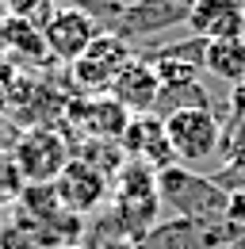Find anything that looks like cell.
Here are the masks:
<instances>
[{"mask_svg": "<svg viewBox=\"0 0 245 249\" xmlns=\"http://www.w3.org/2000/svg\"><path fill=\"white\" fill-rule=\"evenodd\" d=\"M38 23H42V38H46L50 58H54V62H65V65L77 62L92 46V38L104 31L100 19H92L88 12L69 8V4H50V12H46Z\"/></svg>", "mask_w": 245, "mask_h": 249, "instance_id": "obj_5", "label": "cell"}, {"mask_svg": "<svg viewBox=\"0 0 245 249\" xmlns=\"http://www.w3.org/2000/svg\"><path fill=\"white\" fill-rule=\"evenodd\" d=\"M54 192H58V203L69 211V215L85 218V215L100 211V207L107 203V196H111V177L100 173V169L88 165V161H81V157H69L65 169L58 173V180H54Z\"/></svg>", "mask_w": 245, "mask_h": 249, "instance_id": "obj_7", "label": "cell"}, {"mask_svg": "<svg viewBox=\"0 0 245 249\" xmlns=\"http://www.w3.org/2000/svg\"><path fill=\"white\" fill-rule=\"evenodd\" d=\"M16 62H8V58H0V111L8 115V100H12V85H16Z\"/></svg>", "mask_w": 245, "mask_h": 249, "instance_id": "obj_19", "label": "cell"}, {"mask_svg": "<svg viewBox=\"0 0 245 249\" xmlns=\"http://www.w3.org/2000/svg\"><path fill=\"white\" fill-rule=\"evenodd\" d=\"M12 154L19 161L27 184H54L58 173L65 169V161L73 157V146L54 126H31V130L19 134V142H16Z\"/></svg>", "mask_w": 245, "mask_h": 249, "instance_id": "obj_6", "label": "cell"}, {"mask_svg": "<svg viewBox=\"0 0 245 249\" xmlns=\"http://www.w3.org/2000/svg\"><path fill=\"white\" fill-rule=\"evenodd\" d=\"M165 123V138L176 154V165H207L211 157H218L222 146V119L211 107H180L173 115L161 119Z\"/></svg>", "mask_w": 245, "mask_h": 249, "instance_id": "obj_2", "label": "cell"}, {"mask_svg": "<svg viewBox=\"0 0 245 249\" xmlns=\"http://www.w3.org/2000/svg\"><path fill=\"white\" fill-rule=\"evenodd\" d=\"M23 188H27V177H23L16 154H0V207H16Z\"/></svg>", "mask_w": 245, "mask_h": 249, "instance_id": "obj_14", "label": "cell"}, {"mask_svg": "<svg viewBox=\"0 0 245 249\" xmlns=\"http://www.w3.org/2000/svg\"><path fill=\"white\" fill-rule=\"evenodd\" d=\"M19 134H23V126L0 111V154H12V150H16V142H19Z\"/></svg>", "mask_w": 245, "mask_h": 249, "instance_id": "obj_20", "label": "cell"}, {"mask_svg": "<svg viewBox=\"0 0 245 249\" xmlns=\"http://www.w3.org/2000/svg\"><path fill=\"white\" fill-rule=\"evenodd\" d=\"M16 211L27 218L31 226H42V222L58 218L65 207L58 203L54 184H27V188H23V196H19V203H16Z\"/></svg>", "mask_w": 245, "mask_h": 249, "instance_id": "obj_13", "label": "cell"}, {"mask_svg": "<svg viewBox=\"0 0 245 249\" xmlns=\"http://www.w3.org/2000/svg\"><path fill=\"white\" fill-rule=\"evenodd\" d=\"M203 73L226 81L230 89L245 85V38H211V42H203Z\"/></svg>", "mask_w": 245, "mask_h": 249, "instance_id": "obj_12", "label": "cell"}, {"mask_svg": "<svg viewBox=\"0 0 245 249\" xmlns=\"http://www.w3.org/2000/svg\"><path fill=\"white\" fill-rule=\"evenodd\" d=\"M115 192V226H119L126 238H142L157 218V173H150L142 161H126L119 169V184Z\"/></svg>", "mask_w": 245, "mask_h": 249, "instance_id": "obj_3", "label": "cell"}, {"mask_svg": "<svg viewBox=\"0 0 245 249\" xmlns=\"http://www.w3.org/2000/svg\"><path fill=\"white\" fill-rule=\"evenodd\" d=\"M157 199L161 207L176 211V218H192L203 226L222 222L230 203V196L214 184V177H203L199 169H188V165H173L157 173Z\"/></svg>", "mask_w": 245, "mask_h": 249, "instance_id": "obj_1", "label": "cell"}, {"mask_svg": "<svg viewBox=\"0 0 245 249\" xmlns=\"http://www.w3.org/2000/svg\"><path fill=\"white\" fill-rule=\"evenodd\" d=\"M54 4H69V8L88 12L92 19H100V23H104V31L111 27V19L119 16V8H122V0H54Z\"/></svg>", "mask_w": 245, "mask_h": 249, "instance_id": "obj_16", "label": "cell"}, {"mask_svg": "<svg viewBox=\"0 0 245 249\" xmlns=\"http://www.w3.org/2000/svg\"><path fill=\"white\" fill-rule=\"evenodd\" d=\"M0 54L16 58V62H35L46 65L54 62L42 38V23L38 19H19V16H4L0 19Z\"/></svg>", "mask_w": 245, "mask_h": 249, "instance_id": "obj_11", "label": "cell"}, {"mask_svg": "<svg viewBox=\"0 0 245 249\" xmlns=\"http://www.w3.org/2000/svg\"><path fill=\"white\" fill-rule=\"evenodd\" d=\"M107 96L119 100L130 115H153V104L161 96V77H157L153 62L150 58H130L126 69L115 77V85H111Z\"/></svg>", "mask_w": 245, "mask_h": 249, "instance_id": "obj_10", "label": "cell"}, {"mask_svg": "<svg viewBox=\"0 0 245 249\" xmlns=\"http://www.w3.org/2000/svg\"><path fill=\"white\" fill-rule=\"evenodd\" d=\"M65 249H88V246H65Z\"/></svg>", "mask_w": 245, "mask_h": 249, "instance_id": "obj_23", "label": "cell"}, {"mask_svg": "<svg viewBox=\"0 0 245 249\" xmlns=\"http://www.w3.org/2000/svg\"><path fill=\"white\" fill-rule=\"evenodd\" d=\"M226 107H230V111H226V119L245 126V85H234V89H230V96H226Z\"/></svg>", "mask_w": 245, "mask_h": 249, "instance_id": "obj_21", "label": "cell"}, {"mask_svg": "<svg viewBox=\"0 0 245 249\" xmlns=\"http://www.w3.org/2000/svg\"><path fill=\"white\" fill-rule=\"evenodd\" d=\"M0 249H38V238H35V226L12 207V215L0 222Z\"/></svg>", "mask_w": 245, "mask_h": 249, "instance_id": "obj_15", "label": "cell"}, {"mask_svg": "<svg viewBox=\"0 0 245 249\" xmlns=\"http://www.w3.org/2000/svg\"><path fill=\"white\" fill-rule=\"evenodd\" d=\"M8 16H19V19H42L50 12L54 0H0Z\"/></svg>", "mask_w": 245, "mask_h": 249, "instance_id": "obj_17", "label": "cell"}, {"mask_svg": "<svg viewBox=\"0 0 245 249\" xmlns=\"http://www.w3.org/2000/svg\"><path fill=\"white\" fill-rule=\"evenodd\" d=\"M184 19H188V8H180V4H169V0H138V4H122L107 31H115L119 38H142V35L169 31V27H176Z\"/></svg>", "mask_w": 245, "mask_h": 249, "instance_id": "obj_9", "label": "cell"}, {"mask_svg": "<svg viewBox=\"0 0 245 249\" xmlns=\"http://www.w3.org/2000/svg\"><path fill=\"white\" fill-rule=\"evenodd\" d=\"M134 58V50L126 46V38H119L115 31H100L92 38V46L69 65V77H73V92L81 96H107L115 77H119L126 62Z\"/></svg>", "mask_w": 245, "mask_h": 249, "instance_id": "obj_4", "label": "cell"}, {"mask_svg": "<svg viewBox=\"0 0 245 249\" xmlns=\"http://www.w3.org/2000/svg\"><path fill=\"white\" fill-rule=\"evenodd\" d=\"M169 4H180V8H192L195 0H169Z\"/></svg>", "mask_w": 245, "mask_h": 249, "instance_id": "obj_22", "label": "cell"}, {"mask_svg": "<svg viewBox=\"0 0 245 249\" xmlns=\"http://www.w3.org/2000/svg\"><path fill=\"white\" fill-rule=\"evenodd\" d=\"M192 38H245V0H195L188 8Z\"/></svg>", "mask_w": 245, "mask_h": 249, "instance_id": "obj_8", "label": "cell"}, {"mask_svg": "<svg viewBox=\"0 0 245 249\" xmlns=\"http://www.w3.org/2000/svg\"><path fill=\"white\" fill-rule=\"evenodd\" d=\"M226 222L245 238V188L242 192H230V203H226Z\"/></svg>", "mask_w": 245, "mask_h": 249, "instance_id": "obj_18", "label": "cell"}, {"mask_svg": "<svg viewBox=\"0 0 245 249\" xmlns=\"http://www.w3.org/2000/svg\"><path fill=\"white\" fill-rule=\"evenodd\" d=\"M122 4H138V0H122Z\"/></svg>", "mask_w": 245, "mask_h": 249, "instance_id": "obj_24", "label": "cell"}]
</instances>
